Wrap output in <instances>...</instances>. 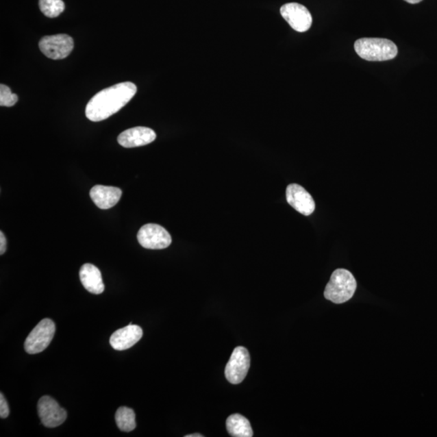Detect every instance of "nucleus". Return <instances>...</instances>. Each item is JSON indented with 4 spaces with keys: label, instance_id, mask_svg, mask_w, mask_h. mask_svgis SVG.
Instances as JSON below:
<instances>
[{
    "label": "nucleus",
    "instance_id": "obj_1",
    "mask_svg": "<svg viewBox=\"0 0 437 437\" xmlns=\"http://www.w3.org/2000/svg\"><path fill=\"white\" fill-rule=\"evenodd\" d=\"M137 92L132 82H123L103 89L89 101L86 110V117L92 122H101L118 112Z\"/></svg>",
    "mask_w": 437,
    "mask_h": 437
},
{
    "label": "nucleus",
    "instance_id": "obj_2",
    "mask_svg": "<svg viewBox=\"0 0 437 437\" xmlns=\"http://www.w3.org/2000/svg\"><path fill=\"white\" fill-rule=\"evenodd\" d=\"M354 47L361 59L367 61H388L394 60L398 55V47L395 42L386 38H360L355 42Z\"/></svg>",
    "mask_w": 437,
    "mask_h": 437
},
{
    "label": "nucleus",
    "instance_id": "obj_3",
    "mask_svg": "<svg viewBox=\"0 0 437 437\" xmlns=\"http://www.w3.org/2000/svg\"><path fill=\"white\" fill-rule=\"evenodd\" d=\"M356 288L358 284L351 272L346 269H337L333 272L325 287L324 296L327 300L336 304H342L354 296Z\"/></svg>",
    "mask_w": 437,
    "mask_h": 437
},
{
    "label": "nucleus",
    "instance_id": "obj_4",
    "mask_svg": "<svg viewBox=\"0 0 437 437\" xmlns=\"http://www.w3.org/2000/svg\"><path fill=\"white\" fill-rule=\"evenodd\" d=\"M55 334V324L52 320L45 319L40 322L27 337L25 350L29 354H38L46 350Z\"/></svg>",
    "mask_w": 437,
    "mask_h": 437
},
{
    "label": "nucleus",
    "instance_id": "obj_5",
    "mask_svg": "<svg viewBox=\"0 0 437 437\" xmlns=\"http://www.w3.org/2000/svg\"><path fill=\"white\" fill-rule=\"evenodd\" d=\"M38 46L49 59L59 60L65 59L73 51L74 41L66 34L46 36L40 40Z\"/></svg>",
    "mask_w": 437,
    "mask_h": 437
},
{
    "label": "nucleus",
    "instance_id": "obj_6",
    "mask_svg": "<svg viewBox=\"0 0 437 437\" xmlns=\"http://www.w3.org/2000/svg\"><path fill=\"white\" fill-rule=\"evenodd\" d=\"M251 367V355L245 347H238L231 355L225 368V377L232 384H240Z\"/></svg>",
    "mask_w": 437,
    "mask_h": 437
},
{
    "label": "nucleus",
    "instance_id": "obj_7",
    "mask_svg": "<svg viewBox=\"0 0 437 437\" xmlns=\"http://www.w3.org/2000/svg\"><path fill=\"white\" fill-rule=\"evenodd\" d=\"M141 247L149 249H163L172 243L171 235L162 226L148 224L142 226L137 235Z\"/></svg>",
    "mask_w": 437,
    "mask_h": 437
},
{
    "label": "nucleus",
    "instance_id": "obj_8",
    "mask_svg": "<svg viewBox=\"0 0 437 437\" xmlns=\"http://www.w3.org/2000/svg\"><path fill=\"white\" fill-rule=\"evenodd\" d=\"M280 14L294 30L304 33L311 28L313 18L307 8L297 3H288L280 8Z\"/></svg>",
    "mask_w": 437,
    "mask_h": 437
},
{
    "label": "nucleus",
    "instance_id": "obj_9",
    "mask_svg": "<svg viewBox=\"0 0 437 437\" xmlns=\"http://www.w3.org/2000/svg\"><path fill=\"white\" fill-rule=\"evenodd\" d=\"M38 412L42 425L51 429L62 425L68 417L66 410L50 396H43L40 399Z\"/></svg>",
    "mask_w": 437,
    "mask_h": 437
},
{
    "label": "nucleus",
    "instance_id": "obj_10",
    "mask_svg": "<svg viewBox=\"0 0 437 437\" xmlns=\"http://www.w3.org/2000/svg\"><path fill=\"white\" fill-rule=\"evenodd\" d=\"M287 201L296 211L304 216H310L315 210L313 197L300 185L290 184L286 190Z\"/></svg>",
    "mask_w": 437,
    "mask_h": 437
},
{
    "label": "nucleus",
    "instance_id": "obj_11",
    "mask_svg": "<svg viewBox=\"0 0 437 437\" xmlns=\"http://www.w3.org/2000/svg\"><path fill=\"white\" fill-rule=\"evenodd\" d=\"M155 138L157 135L151 128L136 127L120 134L118 142L123 148L131 149L149 145L155 140Z\"/></svg>",
    "mask_w": 437,
    "mask_h": 437
},
{
    "label": "nucleus",
    "instance_id": "obj_12",
    "mask_svg": "<svg viewBox=\"0 0 437 437\" xmlns=\"http://www.w3.org/2000/svg\"><path fill=\"white\" fill-rule=\"evenodd\" d=\"M142 329L139 325L130 323L127 327L116 331L110 337L111 347L116 351L131 349L141 340Z\"/></svg>",
    "mask_w": 437,
    "mask_h": 437
},
{
    "label": "nucleus",
    "instance_id": "obj_13",
    "mask_svg": "<svg viewBox=\"0 0 437 437\" xmlns=\"http://www.w3.org/2000/svg\"><path fill=\"white\" fill-rule=\"evenodd\" d=\"M122 190L117 187L97 185L90 190V197L101 209H110L115 206L121 199Z\"/></svg>",
    "mask_w": 437,
    "mask_h": 437
},
{
    "label": "nucleus",
    "instance_id": "obj_14",
    "mask_svg": "<svg viewBox=\"0 0 437 437\" xmlns=\"http://www.w3.org/2000/svg\"><path fill=\"white\" fill-rule=\"evenodd\" d=\"M80 281L84 288L92 294H101L104 292L105 285L99 269L90 263L84 264L79 271Z\"/></svg>",
    "mask_w": 437,
    "mask_h": 437
},
{
    "label": "nucleus",
    "instance_id": "obj_15",
    "mask_svg": "<svg viewBox=\"0 0 437 437\" xmlns=\"http://www.w3.org/2000/svg\"><path fill=\"white\" fill-rule=\"evenodd\" d=\"M226 427L231 436L252 437L253 435L251 423L240 414H232L227 418Z\"/></svg>",
    "mask_w": 437,
    "mask_h": 437
},
{
    "label": "nucleus",
    "instance_id": "obj_16",
    "mask_svg": "<svg viewBox=\"0 0 437 437\" xmlns=\"http://www.w3.org/2000/svg\"><path fill=\"white\" fill-rule=\"evenodd\" d=\"M115 421L118 427L123 432H132L136 429V414L132 409L122 407L115 414Z\"/></svg>",
    "mask_w": 437,
    "mask_h": 437
},
{
    "label": "nucleus",
    "instance_id": "obj_17",
    "mask_svg": "<svg viewBox=\"0 0 437 437\" xmlns=\"http://www.w3.org/2000/svg\"><path fill=\"white\" fill-rule=\"evenodd\" d=\"M39 8L45 16L55 18L64 12L65 4L62 0H39Z\"/></svg>",
    "mask_w": 437,
    "mask_h": 437
},
{
    "label": "nucleus",
    "instance_id": "obj_18",
    "mask_svg": "<svg viewBox=\"0 0 437 437\" xmlns=\"http://www.w3.org/2000/svg\"><path fill=\"white\" fill-rule=\"evenodd\" d=\"M18 101L16 93H12L10 88L1 84L0 86V105L11 107L14 105Z\"/></svg>",
    "mask_w": 437,
    "mask_h": 437
},
{
    "label": "nucleus",
    "instance_id": "obj_19",
    "mask_svg": "<svg viewBox=\"0 0 437 437\" xmlns=\"http://www.w3.org/2000/svg\"><path fill=\"white\" fill-rule=\"evenodd\" d=\"M9 407L7 400L4 398L3 393L0 394V417L5 419L9 416Z\"/></svg>",
    "mask_w": 437,
    "mask_h": 437
},
{
    "label": "nucleus",
    "instance_id": "obj_20",
    "mask_svg": "<svg viewBox=\"0 0 437 437\" xmlns=\"http://www.w3.org/2000/svg\"><path fill=\"white\" fill-rule=\"evenodd\" d=\"M7 249V240L5 236H4L3 232L0 233V254L3 255L6 252Z\"/></svg>",
    "mask_w": 437,
    "mask_h": 437
},
{
    "label": "nucleus",
    "instance_id": "obj_21",
    "mask_svg": "<svg viewBox=\"0 0 437 437\" xmlns=\"http://www.w3.org/2000/svg\"><path fill=\"white\" fill-rule=\"evenodd\" d=\"M404 1L412 4H416L422 2L423 0H404Z\"/></svg>",
    "mask_w": 437,
    "mask_h": 437
},
{
    "label": "nucleus",
    "instance_id": "obj_22",
    "mask_svg": "<svg viewBox=\"0 0 437 437\" xmlns=\"http://www.w3.org/2000/svg\"><path fill=\"white\" fill-rule=\"evenodd\" d=\"M203 435H200L199 434H191V435H187L186 436V437H203Z\"/></svg>",
    "mask_w": 437,
    "mask_h": 437
}]
</instances>
